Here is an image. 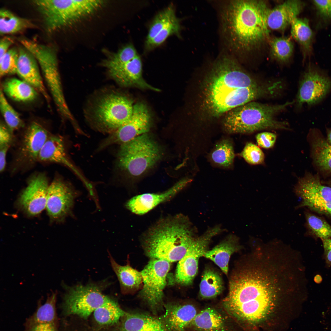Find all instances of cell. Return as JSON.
Segmentation results:
<instances>
[{
	"label": "cell",
	"mask_w": 331,
	"mask_h": 331,
	"mask_svg": "<svg viewBox=\"0 0 331 331\" xmlns=\"http://www.w3.org/2000/svg\"><path fill=\"white\" fill-rule=\"evenodd\" d=\"M314 280L316 283H319L322 281V278L320 275L318 274L314 277Z\"/></svg>",
	"instance_id": "obj_52"
},
{
	"label": "cell",
	"mask_w": 331,
	"mask_h": 331,
	"mask_svg": "<svg viewBox=\"0 0 331 331\" xmlns=\"http://www.w3.org/2000/svg\"><path fill=\"white\" fill-rule=\"evenodd\" d=\"M176 17L174 7L172 4L158 13L150 25L145 44L150 42Z\"/></svg>",
	"instance_id": "obj_37"
},
{
	"label": "cell",
	"mask_w": 331,
	"mask_h": 331,
	"mask_svg": "<svg viewBox=\"0 0 331 331\" xmlns=\"http://www.w3.org/2000/svg\"><path fill=\"white\" fill-rule=\"evenodd\" d=\"M38 162L61 164L74 169L67 156L64 139L59 135H50L40 152Z\"/></svg>",
	"instance_id": "obj_24"
},
{
	"label": "cell",
	"mask_w": 331,
	"mask_h": 331,
	"mask_svg": "<svg viewBox=\"0 0 331 331\" xmlns=\"http://www.w3.org/2000/svg\"><path fill=\"white\" fill-rule=\"evenodd\" d=\"M313 2L321 17L331 20V0H313Z\"/></svg>",
	"instance_id": "obj_46"
},
{
	"label": "cell",
	"mask_w": 331,
	"mask_h": 331,
	"mask_svg": "<svg viewBox=\"0 0 331 331\" xmlns=\"http://www.w3.org/2000/svg\"><path fill=\"white\" fill-rule=\"evenodd\" d=\"M49 185L43 173L34 174L29 178L18 201L20 207L27 215H37L46 207Z\"/></svg>",
	"instance_id": "obj_18"
},
{
	"label": "cell",
	"mask_w": 331,
	"mask_h": 331,
	"mask_svg": "<svg viewBox=\"0 0 331 331\" xmlns=\"http://www.w3.org/2000/svg\"><path fill=\"white\" fill-rule=\"evenodd\" d=\"M20 42L39 63L59 112L70 121H74V118L64 97L55 50L51 47L29 39H22Z\"/></svg>",
	"instance_id": "obj_7"
},
{
	"label": "cell",
	"mask_w": 331,
	"mask_h": 331,
	"mask_svg": "<svg viewBox=\"0 0 331 331\" xmlns=\"http://www.w3.org/2000/svg\"><path fill=\"white\" fill-rule=\"evenodd\" d=\"M236 240L230 236L211 250H207L203 256L213 261L227 275L230 256L239 248Z\"/></svg>",
	"instance_id": "obj_27"
},
{
	"label": "cell",
	"mask_w": 331,
	"mask_h": 331,
	"mask_svg": "<svg viewBox=\"0 0 331 331\" xmlns=\"http://www.w3.org/2000/svg\"><path fill=\"white\" fill-rule=\"evenodd\" d=\"M327 140L329 144H331V128L328 132Z\"/></svg>",
	"instance_id": "obj_53"
},
{
	"label": "cell",
	"mask_w": 331,
	"mask_h": 331,
	"mask_svg": "<svg viewBox=\"0 0 331 331\" xmlns=\"http://www.w3.org/2000/svg\"><path fill=\"white\" fill-rule=\"evenodd\" d=\"M234 156L233 144L227 139L218 143L211 154V159L214 163L225 167L232 164Z\"/></svg>",
	"instance_id": "obj_38"
},
{
	"label": "cell",
	"mask_w": 331,
	"mask_h": 331,
	"mask_svg": "<svg viewBox=\"0 0 331 331\" xmlns=\"http://www.w3.org/2000/svg\"><path fill=\"white\" fill-rule=\"evenodd\" d=\"M221 231L220 227L215 226L195 238L185 255L179 261L175 275L177 283L186 286L192 283L197 272L199 258L207 251L212 238Z\"/></svg>",
	"instance_id": "obj_15"
},
{
	"label": "cell",
	"mask_w": 331,
	"mask_h": 331,
	"mask_svg": "<svg viewBox=\"0 0 331 331\" xmlns=\"http://www.w3.org/2000/svg\"><path fill=\"white\" fill-rule=\"evenodd\" d=\"M291 26V37L301 45L304 54L309 53L311 51L313 34L308 20L297 17L293 21Z\"/></svg>",
	"instance_id": "obj_32"
},
{
	"label": "cell",
	"mask_w": 331,
	"mask_h": 331,
	"mask_svg": "<svg viewBox=\"0 0 331 331\" xmlns=\"http://www.w3.org/2000/svg\"><path fill=\"white\" fill-rule=\"evenodd\" d=\"M324 248L323 258L327 267H331V238L322 240Z\"/></svg>",
	"instance_id": "obj_49"
},
{
	"label": "cell",
	"mask_w": 331,
	"mask_h": 331,
	"mask_svg": "<svg viewBox=\"0 0 331 331\" xmlns=\"http://www.w3.org/2000/svg\"><path fill=\"white\" fill-rule=\"evenodd\" d=\"M0 109L6 125L12 132L24 127V123L19 114L8 102L1 89Z\"/></svg>",
	"instance_id": "obj_39"
},
{
	"label": "cell",
	"mask_w": 331,
	"mask_h": 331,
	"mask_svg": "<svg viewBox=\"0 0 331 331\" xmlns=\"http://www.w3.org/2000/svg\"><path fill=\"white\" fill-rule=\"evenodd\" d=\"M276 138V134L268 132H264L257 134L256 139L258 145L264 148L268 149L274 145Z\"/></svg>",
	"instance_id": "obj_45"
},
{
	"label": "cell",
	"mask_w": 331,
	"mask_h": 331,
	"mask_svg": "<svg viewBox=\"0 0 331 331\" xmlns=\"http://www.w3.org/2000/svg\"><path fill=\"white\" fill-rule=\"evenodd\" d=\"M189 219L179 215L159 221L150 229L144 242L145 252L151 259L169 262L179 261L196 238Z\"/></svg>",
	"instance_id": "obj_4"
},
{
	"label": "cell",
	"mask_w": 331,
	"mask_h": 331,
	"mask_svg": "<svg viewBox=\"0 0 331 331\" xmlns=\"http://www.w3.org/2000/svg\"><path fill=\"white\" fill-rule=\"evenodd\" d=\"M50 135L44 126L32 122L21 135L13 159L11 170L15 173L31 168L38 162L40 152Z\"/></svg>",
	"instance_id": "obj_11"
},
{
	"label": "cell",
	"mask_w": 331,
	"mask_h": 331,
	"mask_svg": "<svg viewBox=\"0 0 331 331\" xmlns=\"http://www.w3.org/2000/svg\"><path fill=\"white\" fill-rule=\"evenodd\" d=\"M34 27L29 20L18 17L4 9L0 11L1 35L17 33L23 30Z\"/></svg>",
	"instance_id": "obj_33"
},
{
	"label": "cell",
	"mask_w": 331,
	"mask_h": 331,
	"mask_svg": "<svg viewBox=\"0 0 331 331\" xmlns=\"http://www.w3.org/2000/svg\"><path fill=\"white\" fill-rule=\"evenodd\" d=\"M162 331H167V330Z\"/></svg>",
	"instance_id": "obj_54"
},
{
	"label": "cell",
	"mask_w": 331,
	"mask_h": 331,
	"mask_svg": "<svg viewBox=\"0 0 331 331\" xmlns=\"http://www.w3.org/2000/svg\"><path fill=\"white\" fill-rule=\"evenodd\" d=\"M118 331L166 330L159 318L139 314L126 313Z\"/></svg>",
	"instance_id": "obj_25"
},
{
	"label": "cell",
	"mask_w": 331,
	"mask_h": 331,
	"mask_svg": "<svg viewBox=\"0 0 331 331\" xmlns=\"http://www.w3.org/2000/svg\"><path fill=\"white\" fill-rule=\"evenodd\" d=\"M93 108L91 120L100 132L109 134L126 122L132 113L133 102L127 97L115 93L102 96Z\"/></svg>",
	"instance_id": "obj_8"
},
{
	"label": "cell",
	"mask_w": 331,
	"mask_h": 331,
	"mask_svg": "<svg viewBox=\"0 0 331 331\" xmlns=\"http://www.w3.org/2000/svg\"><path fill=\"white\" fill-rule=\"evenodd\" d=\"M79 194L68 183L56 177L48 188L46 208L52 220L62 221L71 211Z\"/></svg>",
	"instance_id": "obj_16"
},
{
	"label": "cell",
	"mask_w": 331,
	"mask_h": 331,
	"mask_svg": "<svg viewBox=\"0 0 331 331\" xmlns=\"http://www.w3.org/2000/svg\"><path fill=\"white\" fill-rule=\"evenodd\" d=\"M331 90V77L313 67L309 68L300 82L296 97L299 107L313 105L322 101Z\"/></svg>",
	"instance_id": "obj_17"
},
{
	"label": "cell",
	"mask_w": 331,
	"mask_h": 331,
	"mask_svg": "<svg viewBox=\"0 0 331 331\" xmlns=\"http://www.w3.org/2000/svg\"><path fill=\"white\" fill-rule=\"evenodd\" d=\"M18 55V50L13 48L8 50L0 59L1 77L16 73Z\"/></svg>",
	"instance_id": "obj_43"
},
{
	"label": "cell",
	"mask_w": 331,
	"mask_h": 331,
	"mask_svg": "<svg viewBox=\"0 0 331 331\" xmlns=\"http://www.w3.org/2000/svg\"><path fill=\"white\" fill-rule=\"evenodd\" d=\"M27 331H58V324L39 323L26 326Z\"/></svg>",
	"instance_id": "obj_48"
},
{
	"label": "cell",
	"mask_w": 331,
	"mask_h": 331,
	"mask_svg": "<svg viewBox=\"0 0 331 331\" xmlns=\"http://www.w3.org/2000/svg\"><path fill=\"white\" fill-rule=\"evenodd\" d=\"M57 292L52 291L45 302L39 306L34 313L27 319L26 326L39 323L58 324L56 302Z\"/></svg>",
	"instance_id": "obj_31"
},
{
	"label": "cell",
	"mask_w": 331,
	"mask_h": 331,
	"mask_svg": "<svg viewBox=\"0 0 331 331\" xmlns=\"http://www.w3.org/2000/svg\"><path fill=\"white\" fill-rule=\"evenodd\" d=\"M265 1L238 0L229 3L222 14V28L231 46L248 52L270 41L267 18L270 10Z\"/></svg>",
	"instance_id": "obj_3"
},
{
	"label": "cell",
	"mask_w": 331,
	"mask_h": 331,
	"mask_svg": "<svg viewBox=\"0 0 331 331\" xmlns=\"http://www.w3.org/2000/svg\"><path fill=\"white\" fill-rule=\"evenodd\" d=\"M93 312L95 320L102 325L116 323L126 313L112 299L97 308Z\"/></svg>",
	"instance_id": "obj_35"
},
{
	"label": "cell",
	"mask_w": 331,
	"mask_h": 331,
	"mask_svg": "<svg viewBox=\"0 0 331 331\" xmlns=\"http://www.w3.org/2000/svg\"><path fill=\"white\" fill-rule=\"evenodd\" d=\"M13 39L10 37L5 36L0 41V59L6 53L9 47L13 43Z\"/></svg>",
	"instance_id": "obj_50"
},
{
	"label": "cell",
	"mask_w": 331,
	"mask_h": 331,
	"mask_svg": "<svg viewBox=\"0 0 331 331\" xmlns=\"http://www.w3.org/2000/svg\"><path fill=\"white\" fill-rule=\"evenodd\" d=\"M293 103L287 101L272 105L249 102L226 113L223 122V128L230 134H248L264 129H287V123L278 120L276 116Z\"/></svg>",
	"instance_id": "obj_5"
},
{
	"label": "cell",
	"mask_w": 331,
	"mask_h": 331,
	"mask_svg": "<svg viewBox=\"0 0 331 331\" xmlns=\"http://www.w3.org/2000/svg\"><path fill=\"white\" fill-rule=\"evenodd\" d=\"M269 43L271 55L273 58L281 62L289 60L294 50L293 44L290 37H275L270 40Z\"/></svg>",
	"instance_id": "obj_36"
},
{
	"label": "cell",
	"mask_w": 331,
	"mask_h": 331,
	"mask_svg": "<svg viewBox=\"0 0 331 331\" xmlns=\"http://www.w3.org/2000/svg\"><path fill=\"white\" fill-rule=\"evenodd\" d=\"M181 30L180 20L176 17L150 42L145 44V50L149 51L160 46L171 35L179 37Z\"/></svg>",
	"instance_id": "obj_40"
},
{
	"label": "cell",
	"mask_w": 331,
	"mask_h": 331,
	"mask_svg": "<svg viewBox=\"0 0 331 331\" xmlns=\"http://www.w3.org/2000/svg\"><path fill=\"white\" fill-rule=\"evenodd\" d=\"M63 312L66 315L75 314L85 319L99 307L112 300L102 293L103 287L96 284L64 287Z\"/></svg>",
	"instance_id": "obj_10"
},
{
	"label": "cell",
	"mask_w": 331,
	"mask_h": 331,
	"mask_svg": "<svg viewBox=\"0 0 331 331\" xmlns=\"http://www.w3.org/2000/svg\"><path fill=\"white\" fill-rule=\"evenodd\" d=\"M14 140L12 132L6 124L2 122L0 124V147L11 146Z\"/></svg>",
	"instance_id": "obj_47"
},
{
	"label": "cell",
	"mask_w": 331,
	"mask_h": 331,
	"mask_svg": "<svg viewBox=\"0 0 331 331\" xmlns=\"http://www.w3.org/2000/svg\"><path fill=\"white\" fill-rule=\"evenodd\" d=\"M203 86L202 108L212 118L255 100L272 97L275 92L271 83H259L235 60L226 56L215 62Z\"/></svg>",
	"instance_id": "obj_2"
},
{
	"label": "cell",
	"mask_w": 331,
	"mask_h": 331,
	"mask_svg": "<svg viewBox=\"0 0 331 331\" xmlns=\"http://www.w3.org/2000/svg\"><path fill=\"white\" fill-rule=\"evenodd\" d=\"M170 268L167 261L151 259L141 272L143 286L140 296L154 313L164 306L163 290Z\"/></svg>",
	"instance_id": "obj_12"
},
{
	"label": "cell",
	"mask_w": 331,
	"mask_h": 331,
	"mask_svg": "<svg viewBox=\"0 0 331 331\" xmlns=\"http://www.w3.org/2000/svg\"><path fill=\"white\" fill-rule=\"evenodd\" d=\"M200 294L204 299L212 298L222 291L223 283L218 273L210 269L205 270L200 284Z\"/></svg>",
	"instance_id": "obj_34"
},
{
	"label": "cell",
	"mask_w": 331,
	"mask_h": 331,
	"mask_svg": "<svg viewBox=\"0 0 331 331\" xmlns=\"http://www.w3.org/2000/svg\"><path fill=\"white\" fill-rule=\"evenodd\" d=\"M306 217L310 229L316 236L322 240L331 238V226L326 222L308 213Z\"/></svg>",
	"instance_id": "obj_42"
},
{
	"label": "cell",
	"mask_w": 331,
	"mask_h": 331,
	"mask_svg": "<svg viewBox=\"0 0 331 331\" xmlns=\"http://www.w3.org/2000/svg\"><path fill=\"white\" fill-rule=\"evenodd\" d=\"M252 257L231 275L223 305L230 315L253 329L281 331L292 321L295 299L299 296L297 275L278 259Z\"/></svg>",
	"instance_id": "obj_1"
},
{
	"label": "cell",
	"mask_w": 331,
	"mask_h": 331,
	"mask_svg": "<svg viewBox=\"0 0 331 331\" xmlns=\"http://www.w3.org/2000/svg\"><path fill=\"white\" fill-rule=\"evenodd\" d=\"M138 55L134 46L132 44H128L122 47L117 52L111 54L103 61V66L106 67L125 63Z\"/></svg>",
	"instance_id": "obj_41"
},
{
	"label": "cell",
	"mask_w": 331,
	"mask_h": 331,
	"mask_svg": "<svg viewBox=\"0 0 331 331\" xmlns=\"http://www.w3.org/2000/svg\"><path fill=\"white\" fill-rule=\"evenodd\" d=\"M294 190L302 199L298 207H307L331 217V188L322 185L318 175L306 173L299 180Z\"/></svg>",
	"instance_id": "obj_13"
},
{
	"label": "cell",
	"mask_w": 331,
	"mask_h": 331,
	"mask_svg": "<svg viewBox=\"0 0 331 331\" xmlns=\"http://www.w3.org/2000/svg\"><path fill=\"white\" fill-rule=\"evenodd\" d=\"M165 311L160 318L167 331H185L190 326L197 314L191 304H168L164 305Z\"/></svg>",
	"instance_id": "obj_22"
},
{
	"label": "cell",
	"mask_w": 331,
	"mask_h": 331,
	"mask_svg": "<svg viewBox=\"0 0 331 331\" xmlns=\"http://www.w3.org/2000/svg\"><path fill=\"white\" fill-rule=\"evenodd\" d=\"M5 93L10 98L17 101H32L37 97L36 89L23 81L15 78L9 79L3 85Z\"/></svg>",
	"instance_id": "obj_30"
},
{
	"label": "cell",
	"mask_w": 331,
	"mask_h": 331,
	"mask_svg": "<svg viewBox=\"0 0 331 331\" xmlns=\"http://www.w3.org/2000/svg\"><path fill=\"white\" fill-rule=\"evenodd\" d=\"M103 3L98 0H47L43 16L50 29L56 31L91 14Z\"/></svg>",
	"instance_id": "obj_9"
},
{
	"label": "cell",
	"mask_w": 331,
	"mask_h": 331,
	"mask_svg": "<svg viewBox=\"0 0 331 331\" xmlns=\"http://www.w3.org/2000/svg\"><path fill=\"white\" fill-rule=\"evenodd\" d=\"M185 178L179 180L166 191L161 193H147L135 196L129 200L126 207L132 212L139 215L145 214L161 203L168 201L192 181Z\"/></svg>",
	"instance_id": "obj_20"
},
{
	"label": "cell",
	"mask_w": 331,
	"mask_h": 331,
	"mask_svg": "<svg viewBox=\"0 0 331 331\" xmlns=\"http://www.w3.org/2000/svg\"><path fill=\"white\" fill-rule=\"evenodd\" d=\"M18 50L16 73L44 96L49 104L50 98L44 85L37 61L33 55L25 48Z\"/></svg>",
	"instance_id": "obj_21"
},
{
	"label": "cell",
	"mask_w": 331,
	"mask_h": 331,
	"mask_svg": "<svg viewBox=\"0 0 331 331\" xmlns=\"http://www.w3.org/2000/svg\"><path fill=\"white\" fill-rule=\"evenodd\" d=\"M151 117L147 106L139 102L133 105L131 116L115 131L109 134L101 144L99 150L112 145H120L147 133L150 128Z\"/></svg>",
	"instance_id": "obj_14"
},
{
	"label": "cell",
	"mask_w": 331,
	"mask_h": 331,
	"mask_svg": "<svg viewBox=\"0 0 331 331\" xmlns=\"http://www.w3.org/2000/svg\"><path fill=\"white\" fill-rule=\"evenodd\" d=\"M197 331H224V321L216 310L208 307L197 314L190 326Z\"/></svg>",
	"instance_id": "obj_29"
},
{
	"label": "cell",
	"mask_w": 331,
	"mask_h": 331,
	"mask_svg": "<svg viewBox=\"0 0 331 331\" xmlns=\"http://www.w3.org/2000/svg\"><path fill=\"white\" fill-rule=\"evenodd\" d=\"M239 155L250 164H260L264 162V155L263 152L252 143H247Z\"/></svg>",
	"instance_id": "obj_44"
},
{
	"label": "cell",
	"mask_w": 331,
	"mask_h": 331,
	"mask_svg": "<svg viewBox=\"0 0 331 331\" xmlns=\"http://www.w3.org/2000/svg\"><path fill=\"white\" fill-rule=\"evenodd\" d=\"M112 269L119 282L121 292L124 294L130 293L138 288L143 282L141 272L127 264L122 266L117 263L109 254Z\"/></svg>",
	"instance_id": "obj_28"
},
{
	"label": "cell",
	"mask_w": 331,
	"mask_h": 331,
	"mask_svg": "<svg viewBox=\"0 0 331 331\" xmlns=\"http://www.w3.org/2000/svg\"><path fill=\"white\" fill-rule=\"evenodd\" d=\"M10 146L0 147V171L3 172L6 165V156Z\"/></svg>",
	"instance_id": "obj_51"
},
{
	"label": "cell",
	"mask_w": 331,
	"mask_h": 331,
	"mask_svg": "<svg viewBox=\"0 0 331 331\" xmlns=\"http://www.w3.org/2000/svg\"><path fill=\"white\" fill-rule=\"evenodd\" d=\"M105 67L109 75L122 86L160 91V89L149 85L144 79L142 61L139 55L126 63Z\"/></svg>",
	"instance_id": "obj_19"
},
{
	"label": "cell",
	"mask_w": 331,
	"mask_h": 331,
	"mask_svg": "<svg viewBox=\"0 0 331 331\" xmlns=\"http://www.w3.org/2000/svg\"><path fill=\"white\" fill-rule=\"evenodd\" d=\"M162 155L158 145L146 133L121 145L117 165L130 176L138 177L153 166Z\"/></svg>",
	"instance_id": "obj_6"
},
{
	"label": "cell",
	"mask_w": 331,
	"mask_h": 331,
	"mask_svg": "<svg viewBox=\"0 0 331 331\" xmlns=\"http://www.w3.org/2000/svg\"><path fill=\"white\" fill-rule=\"evenodd\" d=\"M311 155L314 162L321 171L331 173V144L315 130L311 133Z\"/></svg>",
	"instance_id": "obj_26"
},
{
	"label": "cell",
	"mask_w": 331,
	"mask_h": 331,
	"mask_svg": "<svg viewBox=\"0 0 331 331\" xmlns=\"http://www.w3.org/2000/svg\"><path fill=\"white\" fill-rule=\"evenodd\" d=\"M304 4L298 0L287 1L270 9L267 23L269 29L283 31L291 25L301 12Z\"/></svg>",
	"instance_id": "obj_23"
}]
</instances>
